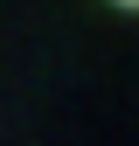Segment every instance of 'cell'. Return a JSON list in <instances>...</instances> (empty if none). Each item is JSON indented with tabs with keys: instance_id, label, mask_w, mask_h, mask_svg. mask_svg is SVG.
I'll return each mask as SVG.
<instances>
[{
	"instance_id": "cell-1",
	"label": "cell",
	"mask_w": 139,
	"mask_h": 146,
	"mask_svg": "<svg viewBox=\"0 0 139 146\" xmlns=\"http://www.w3.org/2000/svg\"><path fill=\"white\" fill-rule=\"evenodd\" d=\"M118 7H139V0H118Z\"/></svg>"
}]
</instances>
